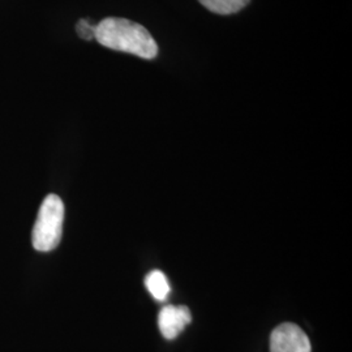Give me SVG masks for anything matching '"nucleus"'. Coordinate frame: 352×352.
Segmentation results:
<instances>
[{"label": "nucleus", "instance_id": "f257e3e1", "mask_svg": "<svg viewBox=\"0 0 352 352\" xmlns=\"http://www.w3.org/2000/svg\"><path fill=\"white\" fill-rule=\"evenodd\" d=\"M94 39L107 49L132 54L148 60L158 55V45L149 30L126 19H103L97 24Z\"/></svg>", "mask_w": 352, "mask_h": 352}, {"label": "nucleus", "instance_id": "f03ea898", "mask_svg": "<svg viewBox=\"0 0 352 352\" xmlns=\"http://www.w3.org/2000/svg\"><path fill=\"white\" fill-rule=\"evenodd\" d=\"M64 204L56 195H49L39 208L33 228V247L39 252L55 250L63 234Z\"/></svg>", "mask_w": 352, "mask_h": 352}, {"label": "nucleus", "instance_id": "7ed1b4c3", "mask_svg": "<svg viewBox=\"0 0 352 352\" xmlns=\"http://www.w3.org/2000/svg\"><path fill=\"white\" fill-rule=\"evenodd\" d=\"M270 352H312V346L300 327L286 322L273 330Z\"/></svg>", "mask_w": 352, "mask_h": 352}, {"label": "nucleus", "instance_id": "20e7f679", "mask_svg": "<svg viewBox=\"0 0 352 352\" xmlns=\"http://www.w3.org/2000/svg\"><path fill=\"white\" fill-rule=\"evenodd\" d=\"M190 321V311L184 305H164L158 315V327L166 340H175Z\"/></svg>", "mask_w": 352, "mask_h": 352}, {"label": "nucleus", "instance_id": "39448f33", "mask_svg": "<svg viewBox=\"0 0 352 352\" xmlns=\"http://www.w3.org/2000/svg\"><path fill=\"white\" fill-rule=\"evenodd\" d=\"M145 286L151 292V296L158 300L164 302L171 291L168 279L161 270H153L145 277Z\"/></svg>", "mask_w": 352, "mask_h": 352}, {"label": "nucleus", "instance_id": "423d86ee", "mask_svg": "<svg viewBox=\"0 0 352 352\" xmlns=\"http://www.w3.org/2000/svg\"><path fill=\"white\" fill-rule=\"evenodd\" d=\"M210 12L217 14H232L245 8L251 0H199Z\"/></svg>", "mask_w": 352, "mask_h": 352}, {"label": "nucleus", "instance_id": "0eeeda50", "mask_svg": "<svg viewBox=\"0 0 352 352\" xmlns=\"http://www.w3.org/2000/svg\"><path fill=\"white\" fill-rule=\"evenodd\" d=\"M96 28L97 25L91 24L89 19H81L76 24V32L78 37L82 38L84 41H91L96 38Z\"/></svg>", "mask_w": 352, "mask_h": 352}]
</instances>
